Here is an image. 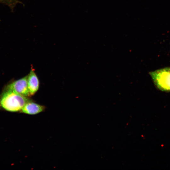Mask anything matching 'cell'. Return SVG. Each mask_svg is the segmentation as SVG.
<instances>
[{"instance_id": "cell-3", "label": "cell", "mask_w": 170, "mask_h": 170, "mask_svg": "<svg viewBox=\"0 0 170 170\" xmlns=\"http://www.w3.org/2000/svg\"><path fill=\"white\" fill-rule=\"evenodd\" d=\"M28 75L9 85L7 90L12 91L24 96L28 97L30 94L27 84Z\"/></svg>"}, {"instance_id": "cell-2", "label": "cell", "mask_w": 170, "mask_h": 170, "mask_svg": "<svg viewBox=\"0 0 170 170\" xmlns=\"http://www.w3.org/2000/svg\"><path fill=\"white\" fill-rule=\"evenodd\" d=\"M156 87L159 90L170 92V67H166L149 72Z\"/></svg>"}, {"instance_id": "cell-1", "label": "cell", "mask_w": 170, "mask_h": 170, "mask_svg": "<svg viewBox=\"0 0 170 170\" xmlns=\"http://www.w3.org/2000/svg\"><path fill=\"white\" fill-rule=\"evenodd\" d=\"M30 100L26 97L7 90L2 96L0 104L7 111L17 112L22 110L26 103Z\"/></svg>"}, {"instance_id": "cell-5", "label": "cell", "mask_w": 170, "mask_h": 170, "mask_svg": "<svg viewBox=\"0 0 170 170\" xmlns=\"http://www.w3.org/2000/svg\"><path fill=\"white\" fill-rule=\"evenodd\" d=\"M45 107L30 100L27 102L22 109V112L29 115H35L43 111Z\"/></svg>"}, {"instance_id": "cell-4", "label": "cell", "mask_w": 170, "mask_h": 170, "mask_svg": "<svg viewBox=\"0 0 170 170\" xmlns=\"http://www.w3.org/2000/svg\"><path fill=\"white\" fill-rule=\"evenodd\" d=\"M27 84L31 95H34L39 89V82L34 70L32 67L28 75Z\"/></svg>"}]
</instances>
